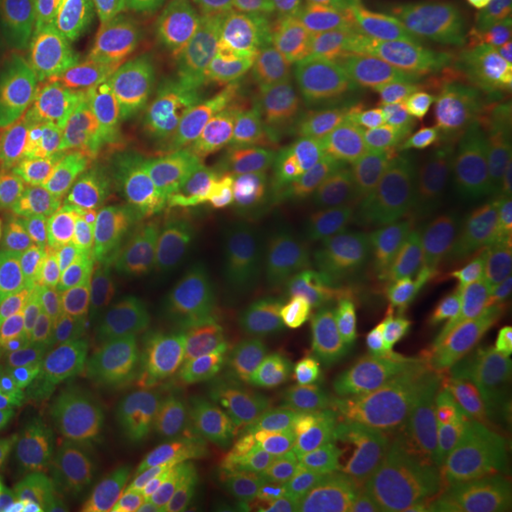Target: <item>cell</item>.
<instances>
[{"instance_id": "cell-1", "label": "cell", "mask_w": 512, "mask_h": 512, "mask_svg": "<svg viewBox=\"0 0 512 512\" xmlns=\"http://www.w3.org/2000/svg\"><path fill=\"white\" fill-rule=\"evenodd\" d=\"M138 238V309L195 413L271 399L394 309V271L266 119L171 147Z\"/></svg>"}, {"instance_id": "cell-8", "label": "cell", "mask_w": 512, "mask_h": 512, "mask_svg": "<svg viewBox=\"0 0 512 512\" xmlns=\"http://www.w3.org/2000/svg\"><path fill=\"white\" fill-rule=\"evenodd\" d=\"M437 290L489 309H512V119H503V133L479 171Z\"/></svg>"}, {"instance_id": "cell-7", "label": "cell", "mask_w": 512, "mask_h": 512, "mask_svg": "<svg viewBox=\"0 0 512 512\" xmlns=\"http://www.w3.org/2000/svg\"><path fill=\"white\" fill-rule=\"evenodd\" d=\"M304 0H166L171 34V147L266 119Z\"/></svg>"}, {"instance_id": "cell-10", "label": "cell", "mask_w": 512, "mask_h": 512, "mask_svg": "<svg viewBox=\"0 0 512 512\" xmlns=\"http://www.w3.org/2000/svg\"><path fill=\"white\" fill-rule=\"evenodd\" d=\"M470 43H475L484 76L498 95L503 119H512V0H460Z\"/></svg>"}, {"instance_id": "cell-6", "label": "cell", "mask_w": 512, "mask_h": 512, "mask_svg": "<svg viewBox=\"0 0 512 512\" xmlns=\"http://www.w3.org/2000/svg\"><path fill=\"white\" fill-rule=\"evenodd\" d=\"M432 489V451H380L323 432L285 399L190 418L162 512H403Z\"/></svg>"}, {"instance_id": "cell-2", "label": "cell", "mask_w": 512, "mask_h": 512, "mask_svg": "<svg viewBox=\"0 0 512 512\" xmlns=\"http://www.w3.org/2000/svg\"><path fill=\"white\" fill-rule=\"evenodd\" d=\"M190 418L138 299L62 271L0 356V512H162Z\"/></svg>"}, {"instance_id": "cell-11", "label": "cell", "mask_w": 512, "mask_h": 512, "mask_svg": "<svg viewBox=\"0 0 512 512\" xmlns=\"http://www.w3.org/2000/svg\"><path fill=\"white\" fill-rule=\"evenodd\" d=\"M403 512H437V503H432V489H427V498H418L413 508H403Z\"/></svg>"}, {"instance_id": "cell-9", "label": "cell", "mask_w": 512, "mask_h": 512, "mask_svg": "<svg viewBox=\"0 0 512 512\" xmlns=\"http://www.w3.org/2000/svg\"><path fill=\"white\" fill-rule=\"evenodd\" d=\"M437 512H512V413L432 451Z\"/></svg>"}, {"instance_id": "cell-4", "label": "cell", "mask_w": 512, "mask_h": 512, "mask_svg": "<svg viewBox=\"0 0 512 512\" xmlns=\"http://www.w3.org/2000/svg\"><path fill=\"white\" fill-rule=\"evenodd\" d=\"M465 76L460 0H304L266 124L356 214L437 147Z\"/></svg>"}, {"instance_id": "cell-3", "label": "cell", "mask_w": 512, "mask_h": 512, "mask_svg": "<svg viewBox=\"0 0 512 512\" xmlns=\"http://www.w3.org/2000/svg\"><path fill=\"white\" fill-rule=\"evenodd\" d=\"M0 114L34 219L119 252L171 157L166 0H0Z\"/></svg>"}, {"instance_id": "cell-5", "label": "cell", "mask_w": 512, "mask_h": 512, "mask_svg": "<svg viewBox=\"0 0 512 512\" xmlns=\"http://www.w3.org/2000/svg\"><path fill=\"white\" fill-rule=\"evenodd\" d=\"M271 399L380 451H437L512 413V309L432 294L384 313Z\"/></svg>"}]
</instances>
